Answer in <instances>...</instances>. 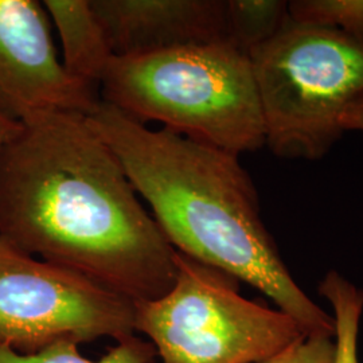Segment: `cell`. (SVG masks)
<instances>
[{"instance_id":"4","label":"cell","mask_w":363,"mask_h":363,"mask_svg":"<svg viewBox=\"0 0 363 363\" xmlns=\"http://www.w3.org/2000/svg\"><path fill=\"white\" fill-rule=\"evenodd\" d=\"M249 58L265 144L283 157L325 155L345 132L347 111L363 99V37L300 25L288 16Z\"/></svg>"},{"instance_id":"13","label":"cell","mask_w":363,"mask_h":363,"mask_svg":"<svg viewBox=\"0 0 363 363\" xmlns=\"http://www.w3.org/2000/svg\"><path fill=\"white\" fill-rule=\"evenodd\" d=\"M288 15L295 23L363 37V0H296Z\"/></svg>"},{"instance_id":"8","label":"cell","mask_w":363,"mask_h":363,"mask_svg":"<svg viewBox=\"0 0 363 363\" xmlns=\"http://www.w3.org/2000/svg\"><path fill=\"white\" fill-rule=\"evenodd\" d=\"M113 57L229 42L222 0H91Z\"/></svg>"},{"instance_id":"1","label":"cell","mask_w":363,"mask_h":363,"mask_svg":"<svg viewBox=\"0 0 363 363\" xmlns=\"http://www.w3.org/2000/svg\"><path fill=\"white\" fill-rule=\"evenodd\" d=\"M0 240L133 303L164 296L175 255L88 117L21 121L0 154Z\"/></svg>"},{"instance_id":"9","label":"cell","mask_w":363,"mask_h":363,"mask_svg":"<svg viewBox=\"0 0 363 363\" xmlns=\"http://www.w3.org/2000/svg\"><path fill=\"white\" fill-rule=\"evenodd\" d=\"M62 46V65L78 81L99 89L113 54L91 0H45Z\"/></svg>"},{"instance_id":"11","label":"cell","mask_w":363,"mask_h":363,"mask_svg":"<svg viewBox=\"0 0 363 363\" xmlns=\"http://www.w3.org/2000/svg\"><path fill=\"white\" fill-rule=\"evenodd\" d=\"M319 292L331 304L335 320L337 363H359L358 337L363 313V291L342 274L327 273Z\"/></svg>"},{"instance_id":"3","label":"cell","mask_w":363,"mask_h":363,"mask_svg":"<svg viewBox=\"0 0 363 363\" xmlns=\"http://www.w3.org/2000/svg\"><path fill=\"white\" fill-rule=\"evenodd\" d=\"M99 91L132 120L157 121L234 155L265 144L250 58L230 42L112 57Z\"/></svg>"},{"instance_id":"7","label":"cell","mask_w":363,"mask_h":363,"mask_svg":"<svg viewBox=\"0 0 363 363\" xmlns=\"http://www.w3.org/2000/svg\"><path fill=\"white\" fill-rule=\"evenodd\" d=\"M43 3L0 0V111L16 121L48 112L88 116L99 89L72 77L58 58Z\"/></svg>"},{"instance_id":"6","label":"cell","mask_w":363,"mask_h":363,"mask_svg":"<svg viewBox=\"0 0 363 363\" xmlns=\"http://www.w3.org/2000/svg\"><path fill=\"white\" fill-rule=\"evenodd\" d=\"M136 304L0 240V347L35 354L58 342L135 335Z\"/></svg>"},{"instance_id":"2","label":"cell","mask_w":363,"mask_h":363,"mask_svg":"<svg viewBox=\"0 0 363 363\" xmlns=\"http://www.w3.org/2000/svg\"><path fill=\"white\" fill-rule=\"evenodd\" d=\"M86 117L171 247L259 289L307 337H335L334 316L286 269L238 155L167 128L151 130L104 101Z\"/></svg>"},{"instance_id":"12","label":"cell","mask_w":363,"mask_h":363,"mask_svg":"<svg viewBox=\"0 0 363 363\" xmlns=\"http://www.w3.org/2000/svg\"><path fill=\"white\" fill-rule=\"evenodd\" d=\"M156 355L150 340L135 335L117 342L99 361L82 357L74 342H58L35 354H19L10 347H0V363H154Z\"/></svg>"},{"instance_id":"10","label":"cell","mask_w":363,"mask_h":363,"mask_svg":"<svg viewBox=\"0 0 363 363\" xmlns=\"http://www.w3.org/2000/svg\"><path fill=\"white\" fill-rule=\"evenodd\" d=\"M288 3L280 0H228V38L249 52L279 33L288 19Z\"/></svg>"},{"instance_id":"14","label":"cell","mask_w":363,"mask_h":363,"mask_svg":"<svg viewBox=\"0 0 363 363\" xmlns=\"http://www.w3.org/2000/svg\"><path fill=\"white\" fill-rule=\"evenodd\" d=\"M261 363H337L335 337H303Z\"/></svg>"},{"instance_id":"16","label":"cell","mask_w":363,"mask_h":363,"mask_svg":"<svg viewBox=\"0 0 363 363\" xmlns=\"http://www.w3.org/2000/svg\"><path fill=\"white\" fill-rule=\"evenodd\" d=\"M21 128V121H16L0 111V154L4 145L11 140L13 135Z\"/></svg>"},{"instance_id":"5","label":"cell","mask_w":363,"mask_h":363,"mask_svg":"<svg viewBox=\"0 0 363 363\" xmlns=\"http://www.w3.org/2000/svg\"><path fill=\"white\" fill-rule=\"evenodd\" d=\"M169 292L136 304L135 331L163 363H261L307 337L280 310L242 298L238 280L179 252Z\"/></svg>"},{"instance_id":"15","label":"cell","mask_w":363,"mask_h":363,"mask_svg":"<svg viewBox=\"0 0 363 363\" xmlns=\"http://www.w3.org/2000/svg\"><path fill=\"white\" fill-rule=\"evenodd\" d=\"M342 125L345 130H363V99L357 101L347 111V113L342 120Z\"/></svg>"}]
</instances>
